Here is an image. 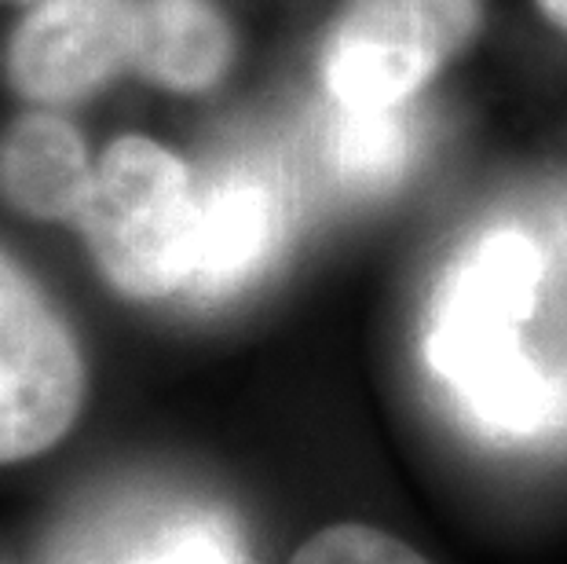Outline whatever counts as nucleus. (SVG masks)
<instances>
[{"instance_id":"f257e3e1","label":"nucleus","mask_w":567,"mask_h":564,"mask_svg":"<svg viewBox=\"0 0 567 564\" xmlns=\"http://www.w3.org/2000/svg\"><path fill=\"white\" fill-rule=\"evenodd\" d=\"M538 279L535 243L520 232H494L457 257L432 308L429 367L462 411L502 437H535L553 422L549 386L520 348Z\"/></svg>"},{"instance_id":"f03ea898","label":"nucleus","mask_w":567,"mask_h":564,"mask_svg":"<svg viewBox=\"0 0 567 564\" xmlns=\"http://www.w3.org/2000/svg\"><path fill=\"white\" fill-rule=\"evenodd\" d=\"M78 232L111 290L165 301L190 290L202 191L184 162L151 136H117L95 162Z\"/></svg>"},{"instance_id":"7ed1b4c3","label":"nucleus","mask_w":567,"mask_h":564,"mask_svg":"<svg viewBox=\"0 0 567 564\" xmlns=\"http://www.w3.org/2000/svg\"><path fill=\"white\" fill-rule=\"evenodd\" d=\"M484 0H348L322 55L341 114H395L476 41Z\"/></svg>"},{"instance_id":"20e7f679","label":"nucleus","mask_w":567,"mask_h":564,"mask_svg":"<svg viewBox=\"0 0 567 564\" xmlns=\"http://www.w3.org/2000/svg\"><path fill=\"white\" fill-rule=\"evenodd\" d=\"M89 400V363L63 311L0 249V465L66 440Z\"/></svg>"},{"instance_id":"39448f33","label":"nucleus","mask_w":567,"mask_h":564,"mask_svg":"<svg viewBox=\"0 0 567 564\" xmlns=\"http://www.w3.org/2000/svg\"><path fill=\"white\" fill-rule=\"evenodd\" d=\"M140 0H33L4 48V78L33 106L92 100L136 70Z\"/></svg>"},{"instance_id":"423d86ee","label":"nucleus","mask_w":567,"mask_h":564,"mask_svg":"<svg viewBox=\"0 0 567 564\" xmlns=\"http://www.w3.org/2000/svg\"><path fill=\"white\" fill-rule=\"evenodd\" d=\"M95 162L63 114L30 111L0 136V202L30 221H78L89 202Z\"/></svg>"},{"instance_id":"0eeeda50","label":"nucleus","mask_w":567,"mask_h":564,"mask_svg":"<svg viewBox=\"0 0 567 564\" xmlns=\"http://www.w3.org/2000/svg\"><path fill=\"white\" fill-rule=\"evenodd\" d=\"M282 238V206L268 184L246 176L202 191V235L190 297L216 301L264 271Z\"/></svg>"},{"instance_id":"6e6552de","label":"nucleus","mask_w":567,"mask_h":564,"mask_svg":"<svg viewBox=\"0 0 567 564\" xmlns=\"http://www.w3.org/2000/svg\"><path fill=\"white\" fill-rule=\"evenodd\" d=\"M235 33L213 0H140L136 74L168 92H205L227 74Z\"/></svg>"},{"instance_id":"1a4fd4ad","label":"nucleus","mask_w":567,"mask_h":564,"mask_svg":"<svg viewBox=\"0 0 567 564\" xmlns=\"http://www.w3.org/2000/svg\"><path fill=\"white\" fill-rule=\"evenodd\" d=\"M289 564H429L400 535L373 524H330L308 539Z\"/></svg>"},{"instance_id":"9d476101","label":"nucleus","mask_w":567,"mask_h":564,"mask_svg":"<svg viewBox=\"0 0 567 564\" xmlns=\"http://www.w3.org/2000/svg\"><path fill=\"white\" fill-rule=\"evenodd\" d=\"M128 564H246L238 539L220 524H187L162 535Z\"/></svg>"},{"instance_id":"9b49d317","label":"nucleus","mask_w":567,"mask_h":564,"mask_svg":"<svg viewBox=\"0 0 567 564\" xmlns=\"http://www.w3.org/2000/svg\"><path fill=\"white\" fill-rule=\"evenodd\" d=\"M392 114H348V132H344V162L348 170L378 176L381 170H389L395 158V129L389 125Z\"/></svg>"},{"instance_id":"f8f14e48","label":"nucleus","mask_w":567,"mask_h":564,"mask_svg":"<svg viewBox=\"0 0 567 564\" xmlns=\"http://www.w3.org/2000/svg\"><path fill=\"white\" fill-rule=\"evenodd\" d=\"M535 4H538L542 16L553 22V27L567 33V0H535Z\"/></svg>"}]
</instances>
